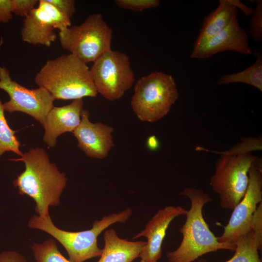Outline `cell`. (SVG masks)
Segmentation results:
<instances>
[{
  "label": "cell",
  "instance_id": "obj_1",
  "mask_svg": "<svg viewBox=\"0 0 262 262\" xmlns=\"http://www.w3.org/2000/svg\"><path fill=\"white\" fill-rule=\"evenodd\" d=\"M25 170L15 179L13 184L21 195H27L35 202V211L38 216L49 215V206H57L65 188L67 179L56 164L51 163L46 150L41 147L31 148L21 158Z\"/></svg>",
  "mask_w": 262,
  "mask_h": 262
},
{
  "label": "cell",
  "instance_id": "obj_2",
  "mask_svg": "<svg viewBox=\"0 0 262 262\" xmlns=\"http://www.w3.org/2000/svg\"><path fill=\"white\" fill-rule=\"evenodd\" d=\"M180 195L186 196L191 201V206L186 214V221L179 229L182 239L174 251L168 252V262H192L203 255L226 249L235 251V244L219 242L210 230L202 213L205 204L212 198L201 189L186 187Z\"/></svg>",
  "mask_w": 262,
  "mask_h": 262
},
{
  "label": "cell",
  "instance_id": "obj_3",
  "mask_svg": "<svg viewBox=\"0 0 262 262\" xmlns=\"http://www.w3.org/2000/svg\"><path fill=\"white\" fill-rule=\"evenodd\" d=\"M34 81L54 100H74L98 94L87 64L70 53L47 60Z\"/></svg>",
  "mask_w": 262,
  "mask_h": 262
},
{
  "label": "cell",
  "instance_id": "obj_4",
  "mask_svg": "<svg viewBox=\"0 0 262 262\" xmlns=\"http://www.w3.org/2000/svg\"><path fill=\"white\" fill-rule=\"evenodd\" d=\"M131 208L103 216L95 220L92 228L81 231H68L57 228L52 222L50 215L41 217L33 215L29 220L31 229L47 232L57 240L65 248L72 262H84L95 257H100L102 249L97 243L98 235L106 229L115 223H124L131 217Z\"/></svg>",
  "mask_w": 262,
  "mask_h": 262
},
{
  "label": "cell",
  "instance_id": "obj_5",
  "mask_svg": "<svg viewBox=\"0 0 262 262\" xmlns=\"http://www.w3.org/2000/svg\"><path fill=\"white\" fill-rule=\"evenodd\" d=\"M179 96L172 76L155 71L136 82L131 105L139 120L153 123L167 115Z\"/></svg>",
  "mask_w": 262,
  "mask_h": 262
},
{
  "label": "cell",
  "instance_id": "obj_6",
  "mask_svg": "<svg viewBox=\"0 0 262 262\" xmlns=\"http://www.w3.org/2000/svg\"><path fill=\"white\" fill-rule=\"evenodd\" d=\"M58 35L62 48L86 64L112 49L113 31L100 13L90 14L82 24L71 25Z\"/></svg>",
  "mask_w": 262,
  "mask_h": 262
},
{
  "label": "cell",
  "instance_id": "obj_7",
  "mask_svg": "<svg viewBox=\"0 0 262 262\" xmlns=\"http://www.w3.org/2000/svg\"><path fill=\"white\" fill-rule=\"evenodd\" d=\"M258 157L251 152L222 154L210 180L213 191L219 196L221 207L233 210L244 196L248 183V172Z\"/></svg>",
  "mask_w": 262,
  "mask_h": 262
},
{
  "label": "cell",
  "instance_id": "obj_8",
  "mask_svg": "<svg viewBox=\"0 0 262 262\" xmlns=\"http://www.w3.org/2000/svg\"><path fill=\"white\" fill-rule=\"evenodd\" d=\"M90 70L98 93L109 101L121 98L135 81L129 56L118 51L105 52Z\"/></svg>",
  "mask_w": 262,
  "mask_h": 262
},
{
  "label": "cell",
  "instance_id": "obj_9",
  "mask_svg": "<svg viewBox=\"0 0 262 262\" xmlns=\"http://www.w3.org/2000/svg\"><path fill=\"white\" fill-rule=\"evenodd\" d=\"M248 183L242 200L233 209L222 234L217 237L221 243L235 244L242 237L251 231L253 215L262 202V162L258 157L248 172Z\"/></svg>",
  "mask_w": 262,
  "mask_h": 262
},
{
  "label": "cell",
  "instance_id": "obj_10",
  "mask_svg": "<svg viewBox=\"0 0 262 262\" xmlns=\"http://www.w3.org/2000/svg\"><path fill=\"white\" fill-rule=\"evenodd\" d=\"M0 89L5 91L10 99L3 103L4 111L20 112L33 117L43 126L45 118L54 107V99L44 88L28 89L13 81L8 69L0 66Z\"/></svg>",
  "mask_w": 262,
  "mask_h": 262
},
{
  "label": "cell",
  "instance_id": "obj_11",
  "mask_svg": "<svg viewBox=\"0 0 262 262\" xmlns=\"http://www.w3.org/2000/svg\"><path fill=\"white\" fill-rule=\"evenodd\" d=\"M89 113L83 110L79 126L72 132L78 141V147L89 157L103 159L114 147L112 126L101 122L93 123Z\"/></svg>",
  "mask_w": 262,
  "mask_h": 262
},
{
  "label": "cell",
  "instance_id": "obj_12",
  "mask_svg": "<svg viewBox=\"0 0 262 262\" xmlns=\"http://www.w3.org/2000/svg\"><path fill=\"white\" fill-rule=\"evenodd\" d=\"M187 211L180 206H165L159 210L144 229L133 237V239L141 237L147 239L139 255L141 260L144 262L158 261L162 256V245L169 225L176 217L186 215Z\"/></svg>",
  "mask_w": 262,
  "mask_h": 262
},
{
  "label": "cell",
  "instance_id": "obj_13",
  "mask_svg": "<svg viewBox=\"0 0 262 262\" xmlns=\"http://www.w3.org/2000/svg\"><path fill=\"white\" fill-rule=\"evenodd\" d=\"M226 50H232L243 55L253 53L246 31L240 26L237 16L220 32L212 37L198 48L193 49L190 58L206 59Z\"/></svg>",
  "mask_w": 262,
  "mask_h": 262
},
{
  "label": "cell",
  "instance_id": "obj_14",
  "mask_svg": "<svg viewBox=\"0 0 262 262\" xmlns=\"http://www.w3.org/2000/svg\"><path fill=\"white\" fill-rule=\"evenodd\" d=\"M82 98L77 99L61 107H53L47 115L43 127V140L50 148L55 146L59 136L67 132H73L81 120Z\"/></svg>",
  "mask_w": 262,
  "mask_h": 262
},
{
  "label": "cell",
  "instance_id": "obj_15",
  "mask_svg": "<svg viewBox=\"0 0 262 262\" xmlns=\"http://www.w3.org/2000/svg\"><path fill=\"white\" fill-rule=\"evenodd\" d=\"M48 14L39 6L25 17L21 30L23 41L33 45L49 47L57 38Z\"/></svg>",
  "mask_w": 262,
  "mask_h": 262
},
{
  "label": "cell",
  "instance_id": "obj_16",
  "mask_svg": "<svg viewBox=\"0 0 262 262\" xmlns=\"http://www.w3.org/2000/svg\"><path fill=\"white\" fill-rule=\"evenodd\" d=\"M104 245L98 262H132L139 257L146 242L120 238L113 229L104 231Z\"/></svg>",
  "mask_w": 262,
  "mask_h": 262
},
{
  "label": "cell",
  "instance_id": "obj_17",
  "mask_svg": "<svg viewBox=\"0 0 262 262\" xmlns=\"http://www.w3.org/2000/svg\"><path fill=\"white\" fill-rule=\"evenodd\" d=\"M237 9L230 0H220L218 7L204 20L193 49H196L227 26L237 16Z\"/></svg>",
  "mask_w": 262,
  "mask_h": 262
},
{
  "label": "cell",
  "instance_id": "obj_18",
  "mask_svg": "<svg viewBox=\"0 0 262 262\" xmlns=\"http://www.w3.org/2000/svg\"><path fill=\"white\" fill-rule=\"evenodd\" d=\"M255 52L257 56L255 62L249 67L241 71L224 75L220 78L218 84H228L241 82L250 85L262 91V55L260 50Z\"/></svg>",
  "mask_w": 262,
  "mask_h": 262
},
{
  "label": "cell",
  "instance_id": "obj_19",
  "mask_svg": "<svg viewBox=\"0 0 262 262\" xmlns=\"http://www.w3.org/2000/svg\"><path fill=\"white\" fill-rule=\"evenodd\" d=\"M234 255L224 262H262L258 251L262 250V246L259 243L252 230L240 238L236 243ZM197 262H209L202 259Z\"/></svg>",
  "mask_w": 262,
  "mask_h": 262
},
{
  "label": "cell",
  "instance_id": "obj_20",
  "mask_svg": "<svg viewBox=\"0 0 262 262\" xmlns=\"http://www.w3.org/2000/svg\"><path fill=\"white\" fill-rule=\"evenodd\" d=\"M3 104L0 99V157L5 152L12 151L22 156L20 150V144L15 133L7 124L4 116Z\"/></svg>",
  "mask_w": 262,
  "mask_h": 262
},
{
  "label": "cell",
  "instance_id": "obj_21",
  "mask_svg": "<svg viewBox=\"0 0 262 262\" xmlns=\"http://www.w3.org/2000/svg\"><path fill=\"white\" fill-rule=\"evenodd\" d=\"M31 249L36 262H72L60 252L56 241L49 238L42 243H34Z\"/></svg>",
  "mask_w": 262,
  "mask_h": 262
},
{
  "label": "cell",
  "instance_id": "obj_22",
  "mask_svg": "<svg viewBox=\"0 0 262 262\" xmlns=\"http://www.w3.org/2000/svg\"><path fill=\"white\" fill-rule=\"evenodd\" d=\"M38 6L48 14L54 29H57L60 32L71 26L70 18L61 12L47 0H38Z\"/></svg>",
  "mask_w": 262,
  "mask_h": 262
},
{
  "label": "cell",
  "instance_id": "obj_23",
  "mask_svg": "<svg viewBox=\"0 0 262 262\" xmlns=\"http://www.w3.org/2000/svg\"><path fill=\"white\" fill-rule=\"evenodd\" d=\"M250 20L249 33L254 40L260 43L262 40V1H256Z\"/></svg>",
  "mask_w": 262,
  "mask_h": 262
},
{
  "label": "cell",
  "instance_id": "obj_24",
  "mask_svg": "<svg viewBox=\"0 0 262 262\" xmlns=\"http://www.w3.org/2000/svg\"><path fill=\"white\" fill-rule=\"evenodd\" d=\"M115 2L120 8L135 12L142 11L160 5L159 0H115Z\"/></svg>",
  "mask_w": 262,
  "mask_h": 262
},
{
  "label": "cell",
  "instance_id": "obj_25",
  "mask_svg": "<svg viewBox=\"0 0 262 262\" xmlns=\"http://www.w3.org/2000/svg\"><path fill=\"white\" fill-rule=\"evenodd\" d=\"M37 0H12V12L15 15L26 16L35 8Z\"/></svg>",
  "mask_w": 262,
  "mask_h": 262
},
{
  "label": "cell",
  "instance_id": "obj_26",
  "mask_svg": "<svg viewBox=\"0 0 262 262\" xmlns=\"http://www.w3.org/2000/svg\"><path fill=\"white\" fill-rule=\"evenodd\" d=\"M251 228L259 243L262 246V202L259 203L253 215Z\"/></svg>",
  "mask_w": 262,
  "mask_h": 262
},
{
  "label": "cell",
  "instance_id": "obj_27",
  "mask_svg": "<svg viewBox=\"0 0 262 262\" xmlns=\"http://www.w3.org/2000/svg\"><path fill=\"white\" fill-rule=\"evenodd\" d=\"M63 14L71 18L76 12L74 0H47Z\"/></svg>",
  "mask_w": 262,
  "mask_h": 262
},
{
  "label": "cell",
  "instance_id": "obj_28",
  "mask_svg": "<svg viewBox=\"0 0 262 262\" xmlns=\"http://www.w3.org/2000/svg\"><path fill=\"white\" fill-rule=\"evenodd\" d=\"M0 262H30L23 255L16 251H5L0 253Z\"/></svg>",
  "mask_w": 262,
  "mask_h": 262
},
{
  "label": "cell",
  "instance_id": "obj_29",
  "mask_svg": "<svg viewBox=\"0 0 262 262\" xmlns=\"http://www.w3.org/2000/svg\"><path fill=\"white\" fill-rule=\"evenodd\" d=\"M12 18V0H0V22L7 23Z\"/></svg>",
  "mask_w": 262,
  "mask_h": 262
},
{
  "label": "cell",
  "instance_id": "obj_30",
  "mask_svg": "<svg viewBox=\"0 0 262 262\" xmlns=\"http://www.w3.org/2000/svg\"><path fill=\"white\" fill-rule=\"evenodd\" d=\"M230 2L237 8L242 10L245 15L246 16L251 15L253 12V9L246 5H245L240 1L238 0H230Z\"/></svg>",
  "mask_w": 262,
  "mask_h": 262
},
{
  "label": "cell",
  "instance_id": "obj_31",
  "mask_svg": "<svg viewBox=\"0 0 262 262\" xmlns=\"http://www.w3.org/2000/svg\"><path fill=\"white\" fill-rule=\"evenodd\" d=\"M148 147L152 150H155L159 146V142L156 136H151L149 137L147 140Z\"/></svg>",
  "mask_w": 262,
  "mask_h": 262
},
{
  "label": "cell",
  "instance_id": "obj_32",
  "mask_svg": "<svg viewBox=\"0 0 262 262\" xmlns=\"http://www.w3.org/2000/svg\"><path fill=\"white\" fill-rule=\"evenodd\" d=\"M140 262H144V261L141 260Z\"/></svg>",
  "mask_w": 262,
  "mask_h": 262
}]
</instances>
